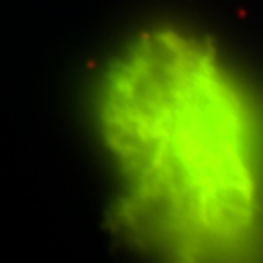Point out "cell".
<instances>
[{"instance_id":"6da1fadb","label":"cell","mask_w":263,"mask_h":263,"mask_svg":"<svg viewBox=\"0 0 263 263\" xmlns=\"http://www.w3.org/2000/svg\"><path fill=\"white\" fill-rule=\"evenodd\" d=\"M99 123L127 243L195 261L251 248L263 215L256 127L207 41L171 28L132 41L104 77Z\"/></svg>"}]
</instances>
